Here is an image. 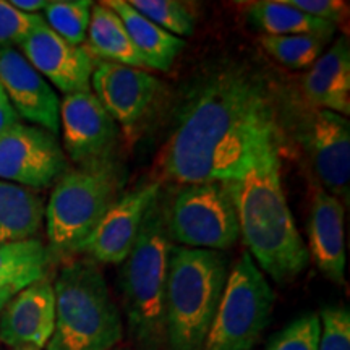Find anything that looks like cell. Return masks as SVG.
Wrapping results in <instances>:
<instances>
[{
  "label": "cell",
  "instance_id": "obj_1",
  "mask_svg": "<svg viewBox=\"0 0 350 350\" xmlns=\"http://www.w3.org/2000/svg\"><path fill=\"white\" fill-rule=\"evenodd\" d=\"M273 148H281V126L268 83L232 67L211 73L191 91L161 167L178 185L230 182Z\"/></svg>",
  "mask_w": 350,
  "mask_h": 350
},
{
  "label": "cell",
  "instance_id": "obj_2",
  "mask_svg": "<svg viewBox=\"0 0 350 350\" xmlns=\"http://www.w3.org/2000/svg\"><path fill=\"white\" fill-rule=\"evenodd\" d=\"M279 150L262 152L227 185L253 261L275 282H288L308 268L310 255L284 193Z\"/></svg>",
  "mask_w": 350,
  "mask_h": 350
},
{
  "label": "cell",
  "instance_id": "obj_3",
  "mask_svg": "<svg viewBox=\"0 0 350 350\" xmlns=\"http://www.w3.org/2000/svg\"><path fill=\"white\" fill-rule=\"evenodd\" d=\"M172 240L165 226L161 193L144 214L137 242L122 262V291L126 323L139 350H164L165 292Z\"/></svg>",
  "mask_w": 350,
  "mask_h": 350
},
{
  "label": "cell",
  "instance_id": "obj_4",
  "mask_svg": "<svg viewBox=\"0 0 350 350\" xmlns=\"http://www.w3.org/2000/svg\"><path fill=\"white\" fill-rule=\"evenodd\" d=\"M222 252L174 245L165 292L164 350H203L229 278Z\"/></svg>",
  "mask_w": 350,
  "mask_h": 350
},
{
  "label": "cell",
  "instance_id": "obj_5",
  "mask_svg": "<svg viewBox=\"0 0 350 350\" xmlns=\"http://www.w3.org/2000/svg\"><path fill=\"white\" fill-rule=\"evenodd\" d=\"M54 294L55 326L47 350H111L120 342V312L94 261H73L62 268Z\"/></svg>",
  "mask_w": 350,
  "mask_h": 350
},
{
  "label": "cell",
  "instance_id": "obj_6",
  "mask_svg": "<svg viewBox=\"0 0 350 350\" xmlns=\"http://www.w3.org/2000/svg\"><path fill=\"white\" fill-rule=\"evenodd\" d=\"M119 174L109 161L65 170L44 209L47 247L54 258L80 252L100 219L119 200Z\"/></svg>",
  "mask_w": 350,
  "mask_h": 350
},
{
  "label": "cell",
  "instance_id": "obj_7",
  "mask_svg": "<svg viewBox=\"0 0 350 350\" xmlns=\"http://www.w3.org/2000/svg\"><path fill=\"white\" fill-rule=\"evenodd\" d=\"M274 292L250 253L229 271L203 350H252L268 327Z\"/></svg>",
  "mask_w": 350,
  "mask_h": 350
},
{
  "label": "cell",
  "instance_id": "obj_8",
  "mask_svg": "<svg viewBox=\"0 0 350 350\" xmlns=\"http://www.w3.org/2000/svg\"><path fill=\"white\" fill-rule=\"evenodd\" d=\"M165 203V226L172 243L224 252L240 237L237 211L227 182L188 183Z\"/></svg>",
  "mask_w": 350,
  "mask_h": 350
},
{
  "label": "cell",
  "instance_id": "obj_9",
  "mask_svg": "<svg viewBox=\"0 0 350 350\" xmlns=\"http://www.w3.org/2000/svg\"><path fill=\"white\" fill-rule=\"evenodd\" d=\"M67 170L55 135L18 122L0 138V180L29 190L51 187Z\"/></svg>",
  "mask_w": 350,
  "mask_h": 350
},
{
  "label": "cell",
  "instance_id": "obj_10",
  "mask_svg": "<svg viewBox=\"0 0 350 350\" xmlns=\"http://www.w3.org/2000/svg\"><path fill=\"white\" fill-rule=\"evenodd\" d=\"M299 137L325 191L349 201L350 124L340 113L314 109L300 126Z\"/></svg>",
  "mask_w": 350,
  "mask_h": 350
},
{
  "label": "cell",
  "instance_id": "obj_11",
  "mask_svg": "<svg viewBox=\"0 0 350 350\" xmlns=\"http://www.w3.org/2000/svg\"><path fill=\"white\" fill-rule=\"evenodd\" d=\"M64 150L73 163H106L117 139V124L91 91L65 94L60 100Z\"/></svg>",
  "mask_w": 350,
  "mask_h": 350
},
{
  "label": "cell",
  "instance_id": "obj_12",
  "mask_svg": "<svg viewBox=\"0 0 350 350\" xmlns=\"http://www.w3.org/2000/svg\"><path fill=\"white\" fill-rule=\"evenodd\" d=\"M161 83L148 72L113 62H99L91 75V93L126 131L137 130L156 103Z\"/></svg>",
  "mask_w": 350,
  "mask_h": 350
},
{
  "label": "cell",
  "instance_id": "obj_13",
  "mask_svg": "<svg viewBox=\"0 0 350 350\" xmlns=\"http://www.w3.org/2000/svg\"><path fill=\"white\" fill-rule=\"evenodd\" d=\"M159 193V183H148L119 196L78 253L96 262H124L137 242L144 214Z\"/></svg>",
  "mask_w": 350,
  "mask_h": 350
},
{
  "label": "cell",
  "instance_id": "obj_14",
  "mask_svg": "<svg viewBox=\"0 0 350 350\" xmlns=\"http://www.w3.org/2000/svg\"><path fill=\"white\" fill-rule=\"evenodd\" d=\"M0 86L18 117L51 131L55 137L59 135V96L15 47L0 46Z\"/></svg>",
  "mask_w": 350,
  "mask_h": 350
},
{
  "label": "cell",
  "instance_id": "obj_15",
  "mask_svg": "<svg viewBox=\"0 0 350 350\" xmlns=\"http://www.w3.org/2000/svg\"><path fill=\"white\" fill-rule=\"evenodd\" d=\"M21 54L46 81L64 94L91 91L94 57L83 46H73L42 25L20 44Z\"/></svg>",
  "mask_w": 350,
  "mask_h": 350
},
{
  "label": "cell",
  "instance_id": "obj_16",
  "mask_svg": "<svg viewBox=\"0 0 350 350\" xmlns=\"http://www.w3.org/2000/svg\"><path fill=\"white\" fill-rule=\"evenodd\" d=\"M55 326L54 284L42 279L25 287L7 301L0 313V340L10 347L44 349Z\"/></svg>",
  "mask_w": 350,
  "mask_h": 350
},
{
  "label": "cell",
  "instance_id": "obj_17",
  "mask_svg": "<svg viewBox=\"0 0 350 350\" xmlns=\"http://www.w3.org/2000/svg\"><path fill=\"white\" fill-rule=\"evenodd\" d=\"M308 250L314 266L336 284L345 282V229L342 203L323 190H314L308 222Z\"/></svg>",
  "mask_w": 350,
  "mask_h": 350
},
{
  "label": "cell",
  "instance_id": "obj_18",
  "mask_svg": "<svg viewBox=\"0 0 350 350\" xmlns=\"http://www.w3.org/2000/svg\"><path fill=\"white\" fill-rule=\"evenodd\" d=\"M305 98L314 109L347 117L350 112V47L340 36L301 78Z\"/></svg>",
  "mask_w": 350,
  "mask_h": 350
},
{
  "label": "cell",
  "instance_id": "obj_19",
  "mask_svg": "<svg viewBox=\"0 0 350 350\" xmlns=\"http://www.w3.org/2000/svg\"><path fill=\"white\" fill-rule=\"evenodd\" d=\"M103 3L116 12L122 20L131 42L143 57L148 68L167 72L172 67L175 59L185 47L183 39L164 31L152 21L144 18L125 0H106Z\"/></svg>",
  "mask_w": 350,
  "mask_h": 350
},
{
  "label": "cell",
  "instance_id": "obj_20",
  "mask_svg": "<svg viewBox=\"0 0 350 350\" xmlns=\"http://www.w3.org/2000/svg\"><path fill=\"white\" fill-rule=\"evenodd\" d=\"M54 262L49 247L41 240L0 245V297L12 299L25 287L47 279Z\"/></svg>",
  "mask_w": 350,
  "mask_h": 350
},
{
  "label": "cell",
  "instance_id": "obj_21",
  "mask_svg": "<svg viewBox=\"0 0 350 350\" xmlns=\"http://www.w3.org/2000/svg\"><path fill=\"white\" fill-rule=\"evenodd\" d=\"M86 39L90 44L86 49L93 57L104 59L103 62L120 64L139 70L148 68L143 57L131 42L122 20L103 2L93 5Z\"/></svg>",
  "mask_w": 350,
  "mask_h": 350
},
{
  "label": "cell",
  "instance_id": "obj_22",
  "mask_svg": "<svg viewBox=\"0 0 350 350\" xmlns=\"http://www.w3.org/2000/svg\"><path fill=\"white\" fill-rule=\"evenodd\" d=\"M46 204L29 188L0 180V245L34 239Z\"/></svg>",
  "mask_w": 350,
  "mask_h": 350
},
{
  "label": "cell",
  "instance_id": "obj_23",
  "mask_svg": "<svg viewBox=\"0 0 350 350\" xmlns=\"http://www.w3.org/2000/svg\"><path fill=\"white\" fill-rule=\"evenodd\" d=\"M248 20L265 33V36H291L308 33H336V25L313 18L288 5L286 0H261L247 8Z\"/></svg>",
  "mask_w": 350,
  "mask_h": 350
},
{
  "label": "cell",
  "instance_id": "obj_24",
  "mask_svg": "<svg viewBox=\"0 0 350 350\" xmlns=\"http://www.w3.org/2000/svg\"><path fill=\"white\" fill-rule=\"evenodd\" d=\"M334 34L308 33L291 34V36H262L260 44L262 49L273 55L278 62L288 68H305L313 65L325 52Z\"/></svg>",
  "mask_w": 350,
  "mask_h": 350
},
{
  "label": "cell",
  "instance_id": "obj_25",
  "mask_svg": "<svg viewBox=\"0 0 350 350\" xmlns=\"http://www.w3.org/2000/svg\"><path fill=\"white\" fill-rule=\"evenodd\" d=\"M93 5L90 0H55L44 8V21L67 42L81 46L86 41Z\"/></svg>",
  "mask_w": 350,
  "mask_h": 350
},
{
  "label": "cell",
  "instance_id": "obj_26",
  "mask_svg": "<svg viewBox=\"0 0 350 350\" xmlns=\"http://www.w3.org/2000/svg\"><path fill=\"white\" fill-rule=\"evenodd\" d=\"M129 3L144 18L174 36L182 39L195 31V16L185 3L177 0H131Z\"/></svg>",
  "mask_w": 350,
  "mask_h": 350
},
{
  "label": "cell",
  "instance_id": "obj_27",
  "mask_svg": "<svg viewBox=\"0 0 350 350\" xmlns=\"http://www.w3.org/2000/svg\"><path fill=\"white\" fill-rule=\"evenodd\" d=\"M319 323L318 313H306L294 319L269 340L266 350H318Z\"/></svg>",
  "mask_w": 350,
  "mask_h": 350
},
{
  "label": "cell",
  "instance_id": "obj_28",
  "mask_svg": "<svg viewBox=\"0 0 350 350\" xmlns=\"http://www.w3.org/2000/svg\"><path fill=\"white\" fill-rule=\"evenodd\" d=\"M46 25L39 13H23L16 10L10 2L0 0V46H20L38 28Z\"/></svg>",
  "mask_w": 350,
  "mask_h": 350
},
{
  "label": "cell",
  "instance_id": "obj_29",
  "mask_svg": "<svg viewBox=\"0 0 350 350\" xmlns=\"http://www.w3.org/2000/svg\"><path fill=\"white\" fill-rule=\"evenodd\" d=\"M318 350H350V312L347 306H326L319 314Z\"/></svg>",
  "mask_w": 350,
  "mask_h": 350
},
{
  "label": "cell",
  "instance_id": "obj_30",
  "mask_svg": "<svg viewBox=\"0 0 350 350\" xmlns=\"http://www.w3.org/2000/svg\"><path fill=\"white\" fill-rule=\"evenodd\" d=\"M286 2L313 18L329 21L334 25L342 20L345 12V3L336 2V0H286Z\"/></svg>",
  "mask_w": 350,
  "mask_h": 350
},
{
  "label": "cell",
  "instance_id": "obj_31",
  "mask_svg": "<svg viewBox=\"0 0 350 350\" xmlns=\"http://www.w3.org/2000/svg\"><path fill=\"white\" fill-rule=\"evenodd\" d=\"M20 122L18 113L12 107L10 100H8L7 94L3 93L2 86H0V138L7 133L8 130L13 129Z\"/></svg>",
  "mask_w": 350,
  "mask_h": 350
},
{
  "label": "cell",
  "instance_id": "obj_32",
  "mask_svg": "<svg viewBox=\"0 0 350 350\" xmlns=\"http://www.w3.org/2000/svg\"><path fill=\"white\" fill-rule=\"evenodd\" d=\"M10 3L16 10L23 12V13H38L39 10H44L47 7V0H10Z\"/></svg>",
  "mask_w": 350,
  "mask_h": 350
},
{
  "label": "cell",
  "instance_id": "obj_33",
  "mask_svg": "<svg viewBox=\"0 0 350 350\" xmlns=\"http://www.w3.org/2000/svg\"><path fill=\"white\" fill-rule=\"evenodd\" d=\"M12 350H39V349L29 347V345H20V347H13Z\"/></svg>",
  "mask_w": 350,
  "mask_h": 350
},
{
  "label": "cell",
  "instance_id": "obj_34",
  "mask_svg": "<svg viewBox=\"0 0 350 350\" xmlns=\"http://www.w3.org/2000/svg\"><path fill=\"white\" fill-rule=\"evenodd\" d=\"M8 300H10V299H7V297H0V313H2V308L5 306Z\"/></svg>",
  "mask_w": 350,
  "mask_h": 350
}]
</instances>
